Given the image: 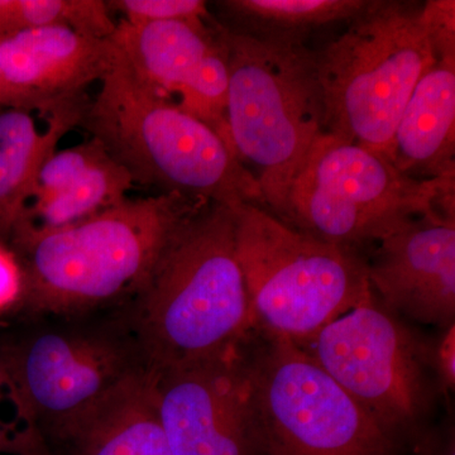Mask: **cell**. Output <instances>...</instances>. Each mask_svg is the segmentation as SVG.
Masks as SVG:
<instances>
[{
    "mask_svg": "<svg viewBox=\"0 0 455 455\" xmlns=\"http://www.w3.org/2000/svg\"><path fill=\"white\" fill-rule=\"evenodd\" d=\"M137 300L139 346L151 370L200 363L250 340L256 331L232 208L203 206L172 239Z\"/></svg>",
    "mask_w": 455,
    "mask_h": 455,
    "instance_id": "cell-1",
    "label": "cell"
},
{
    "mask_svg": "<svg viewBox=\"0 0 455 455\" xmlns=\"http://www.w3.org/2000/svg\"><path fill=\"white\" fill-rule=\"evenodd\" d=\"M98 85L80 127L134 184L229 208L247 203L266 209L259 182L230 143L143 82L116 49Z\"/></svg>",
    "mask_w": 455,
    "mask_h": 455,
    "instance_id": "cell-2",
    "label": "cell"
},
{
    "mask_svg": "<svg viewBox=\"0 0 455 455\" xmlns=\"http://www.w3.org/2000/svg\"><path fill=\"white\" fill-rule=\"evenodd\" d=\"M208 202L180 194L125 200L74 226L12 239L33 311L74 314L139 295L185 224Z\"/></svg>",
    "mask_w": 455,
    "mask_h": 455,
    "instance_id": "cell-3",
    "label": "cell"
},
{
    "mask_svg": "<svg viewBox=\"0 0 455 455\" xmlns=\"http://www.w3.org/2000/svg\"><path fill=\"white\" fill-rule=\"evenodd\" d=\"M224 35L228 136L239 160L251 166L266 211L281 220L293 178L325 133L316 52L307 44H266L226 27Z\"/></svg>",
    "mask_w": 455,
    "mask_h": 455,
    "instance_id": "cell-4",
    "label": "cell"
},
{
    "mask_svg": "<svg viewBox=\"0 0 455 455\" xmlns=\"http://www.w3.org/2000/svg\"><path fill=\"white\" fill-rule=\"evenodd\" d=\"M436 60L424 3L370 0L316 52L325 133L387 158L401 114Z\"/></svg>",
    "mask_w": 455,
    "mask_h": 455,
    "instance_id": "cell-5",
    "label": "cell"
},
{
    "mask_svg": "<svg viewBox=\"0 0 455 455\" xmlns=\"http://www.w3.org/2000/svg\"><path fill=\"white\" fill-rule=\"evenodd\" d=\"M232 211L257 333L300 344L372 292L358 252L305 235L254 204Z\"/></svg>",
    "mask_w": 455,
    "mask_h": 455,
    "instance_id": "cell-6",
    "label": "cell"
},
{
    "mask_svg": "<svg viewBox=\"0 0 455 455\" xmlns=\"http://www.w3.org/2000/svg\"><path fill=\"white\" fill-rule=\"evenodd\" d=\"M455 175L420 180L363 147L323 133L296 173L281 221L358 252L434 208L455 205Z\"/></svg>",
    "mask_w": 455,
    "mask_h": 455,
    "instance_id": "cell-7",
    "label": "cell"
},
{
    "mask_svg": "<svg viewBox=\"0 0 455 455\" xmlns=\"http://www.w3.org/2000/svg\"><path fill=\"white\" fill-rule=\"evenodd\" d=\"M245 352L265 455H400L403 445L298 344L256 331Z\"/></svg>",
    "mask_w": 455,
    "mask_h": 455,
    "instance_id": "cell-8",
    "label": "cell"
},
{
    "mask_svg": "<svg viewBox=\"0 0 455 455\" xmlns=\"http://www.w3.org/2000/svg\"><path fill=\"white\" fill-rule=\"evenodd\" d=\"M298 346L401 445L427 425L439 396L424 337L373 292Z\"/></svg>",
    "mask_w": 455,
    "mask_h": 455,
    "instance_id": "cell-9",
    "label": "cell"
},
{
    "mask_svg": "<svg viewBox=\"0 0 455 455\" xmlns=\"http://www.w3.org/2000/svg\"><path fill=\"white\" fill-rule=\"evenodd\" d=\"M0 361L18 418L40 444L147 366L140 346L112 334L71 331L36 334Z\"/></svg>",
    "mask_w": 455,
    "mask_h": 455,
    "instance_id": "cell-10",
    "label": "cell"
},
{
    "mask_svg": "<svg viewBox=\"0 0 455 455\" xmlns=\"http://www.w3.org/2000/svg\"><path fill=\"white\" fill-rule=\"evenodd\" d=\"M245 344L200 363L151 370L172 455H265Z\"/></svg>",
    "mask_w": 455,
    "mask_h": 455,
    "instance_id": "cell-11",
    "label": "cell"
},
{
    "mask_svg": "<svg viewBox=\"0 0 455 455\" xmlns=\"http://www.w3.org/2000/svg\"><path fill=\"white\" fill-rule=\"evenodd\" d=\"M109 40L143 82L230 143L226 116L229 68L220 20H119Z\"/></svg>",
    "mask_w": 455,
    "mask_h": 455,
    "instance_id": "cell-12",
    "label": "cell"
},
{
    "mask_svg": "<svg viewBox=\"0 0 455 455\" xmlns=\"http://www.w3.org/2000/svg\"><path fill=\"white\" fill-rule=\"evenodd\" d=\"M366 259L379 304L398 317L445 328L455 323V211L434 208L382 236Z\"/></svg>",
    "mask_w": 455,
    "mask_h": 455,
    "instance_id": "cell-13",
    "label": "cell"
},
{
    "mask_svg": "<svg viewBox=\"0 0 455 455\" xmlns=\"http://www.w3.org/2000/svg\"><path fill=\"white\" fill-rule=\"evenodd\" d=\"M116 47L65 27L0 36V74L26 108L82 97L112 65Z\"/></svg>",
    "mask_w": 455,
    "mask_h": 455,
    "instance_id": "cell-14",
    "label": "cell"
},
{
    "mask_svg": "<svg viewBox=\"0 0 455 455\" xmlns=\"http://www.w3.org/2000/svg\"><path fill=\"white\" fill-rule=\"evenodd\" d=\"M134 185L97 140L57 149L41 167L11 239L89 220L130 199Z\"/></svg>",
    "mask_w": 455,
    "mask_h": 455,
    "instance_id": "cell-15",
    "label": "cell"
},
{
    "mask_svg": "<svg viewBox=\"0 0 455 455\" xmlns=\"http://www.w3.org/2000/svg\"><path fill=\"white\" fill-rule=\"evenodd\" d=\"M41 445L46 455H172L158 414L151 368L132 373Z\"/></svg>",
    "mask_w": 455,
    "mask_h": 455,
    "instance_id": "cell-16",
    "label": "cell"
},
{
    "mask_svg": "<svg viewBox=\"0 0 455 455\" xmlns=\"http://www.w3.org/2000/svg\"><path fill=\"white\" fill-rule=\"evenodd\" d=\"M89 98L35 108H0V238H11L41 167L66 134L80 127Z\"/></svg>",
    "mask_w": 455,
    "mask_h": 455,
    "instance_id": "cell-17",
    "label": "cell"
},
{
    "mask_svg": "<svg viewBox=\"0 0 455 455\" xmlns=\"http://www.w3.org/2000/svg\"><path fill=\"white\" fill-rule=\"evenodd\" d=\"M455 57H442L416 84L401 114L388 161L410 178L455 175Z\"/></svg>",
    "mask_w": 455,
    "mask_h": 455,
    "instance_id": "cell-18",
    "label": "cell"
},
{
    "mask_svg": "<svg viewBox=\"0 0 455 455\" xmlns=\"http://www.w3.org/2000/svg\"><path fill=\"white\" fill-rule=\"evenodd\" d=\"M370 0H224L221 25L253 40L280 46H305L320 29L349 22Z\"/></svg>",
    "mask_w": 455,
    "mask_h": 455,
    "instance_id": "cell-19",
    "label": "cell"
},
{
    "mask_svg": "<svg viewBox=\"0 0 455 455\" xmlns=\"http://www.w3.org/2000/svg\"><path fill=\"white\" fill-rule=\"evenodd\" d=\"M49 27L109 40L116 22L103 0H0V36Z\"/></svg>",
    "mask_w": 455,
    "mask_h": 455,
    "instance_id": "cell-20",
    "label": "cell"
},
{
    "mask_svg": "<svg viewBox=\"0 0 455 455\" xmlns=\"http://www.w3.org/2000/svg\"><path fill=\"white\" fill-rule=\"evenodd\" d=\"M110 11L118 12L128 23L166 22V20H212L208 4L203 0H112Z\"/></svg>",
    "mask_w": 455,
    "mask_h": 455,
    "instance_id": "cell-21",
    "label": "cell"
},
{
    "mask_svg": "<svg viewBox=\"0 0 455 455\" xmlns=\"http://www.w3.org/2000/svg\"><path fill=\"white\" fill-rule=\"evenodd\" d=\"M425 363L435 383L438 396L449 403L455 390V323L424 338Z\"/></svg>",
    "mask_w": 455,
    "mask_h": 455,
    "instance_id": "cell-22",
    "label": "cell"
},
{
    "mask_svg": "<svg viewBox=\"0 0 455 455\" xmlns=\"http://www.w3.org/2000/svg\"><path fill=\"white\" fill-rule=\"evenodd\" d=\"M424 17L438 59L455 57V3L453 0L425 2Z\"/></svg>",
    "mask_w": 455,
    "mask_h": 455,
    "instance_id": "cell-23",
    "label": "cell"
},
{
    "mask_svg": "<svg viewBox=\"0 0 455 455\" xmlns=\"http://www.w3.org/2000/svg\"><path fill=\"white\" fill-rule=\"evenodd\" d=\"M414 451L416 455H455L454 423L448 418L442 425L429 427L415 434Z\"/></svg>",
    "mask_w": 455,
    "mask_h": 455,
    "instance_id": "cell-24",
    "label": "cell"
},
{
    "mask_svg": "<svg viewBox=\"0 0 455 455\" xmlns=\"http://www.w3.org/2000/svg\"><path fill=\"white\" fill-rule=\"evenodd\" d=\"M22 287V271L17 257L0 247V310L20 301Z\"/></svg>",
    "mask_w": 455,
    "mask_h": 455,
    "instance_id": "cell-25",
    "label": "cell"
},
{
    "mask_svg": "<svg viewBox=\"0 0 455 455\" xmlns=\"http://www.w3.org/2000/svg\"><path fill=\"white\" fill-rule=\"evenodd\" d=\"M0 108H26L0 74Z\"/></svg>",
    "mask_w": 455,
    "mask_h": 455,
    "instance_id": "cell-26",
    "label": "cell"
}]
</instances>
